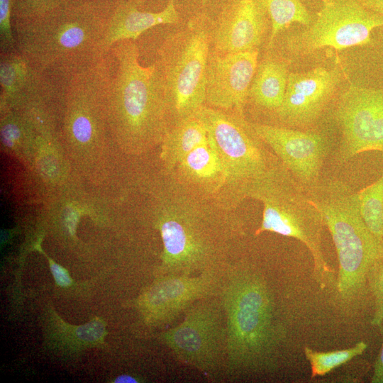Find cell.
Here are the masks:
<instances>
[{
	"mask_svg": "<svg viewBox=\"0 0 383 383\" xmlns=\"http://www.w3.org/2000/svg\"><path fill=\"white\" fill-rule=\"evenodd\" d=\"M113 10V9H112ZM111 11L90 1L45 16L13 21L16 50L33 67L64 77L99 62Z\"/></svg>",
	"mask_w": 383,
	"mask_h": 383,
	"instance_id": "6da1fadb",
	"label": "cell"
},
{
	"mask_svg": "<svg viewBox=\"0 0 383 383\" xmlns=\"http://www.w3.org/2000/svg\"><path fill=\"white\" fill-rule=\"evenodd\" d=\"M108 55L106 109L111 135L134 150L161 143L170 124L155 63L140 65L134 40L116 43Z\"/></svg>",
	"mask_w": 383,
	"mask_h": 383,
	"instance_id": "7a4b0ae2",
	"label": "cell"
},
{
	"mask_svg": "<svg viewBox=\"0 0 383 383\" xmlns=\"http://www.w3.org/2000/svg\"><path fill=\"white\" fill-rule=\"evenodd\" d=\"M307 191L335 247L339 263L336 288L340 301L355 304L370 293L368 272L376 260L383 255V243L365 225L357 193L348 183L332 177H321Z\"/></svg>",
	"mask_w": 383,
	"mask_h": 383,
	"instance_id": "3957f363",
	"label": "cell"
},
{
	"mask_svg": "<svg viewBox=\"0 0 383 383\" xmlns=\"http://www.w3.org/2000/svg\"><path fill=\"white\" fill-rule=\"evenodd\" d=\"M221 157L226 181L220 204L236 206L285 167L244 116L204 105L196 113Z\"/></svg>",
	"mask_w": 383,
	"mask_h": 383,
	"instance_id": "277c9868",
	"label": "cell"
},
{
	"mask_svg": "<svg viewBox=\"0 0 383 383\" xmlns=\"http://www.w3.org/2000/svg\"><path fill=\"white\" fill-rule=\"evenodd\" d=\"M223 302L229 365L252 370L271 367L280 335L274 324L272 298L265 279L253 272L234 276L225 288Z\"/></svg>",
	"mask_w": 383,
	"mask_h": 383,
	"instance_id": "5b68a950",
	"label": "cell"
},
{
	"mask_svg": "<svg viewBox=\"0 0 383 383\" xmlns=\"http://www.w3.org/2000/svg\"><path fill=\"white\" fill-rule=\"evenodd\" d=\"M211 48L206 12L169 33L155 62L162 85L170 128L195 116L205 105L206 75Z\"/></svg>",
	"mask_w": 383,
	"mask_h": 383,
	"instance_id": "8992f818",
	"label": "cell"
},
{
	"mask_svg": "<svg viewBox=\"0 0 383 383\" xmlns=\"http://www.w3.org/2000/svg\"><path fill=\"white\" fill-rule=\"evenodd\" d=\"M162 192L157 225L164 248V272L192 275L203 267L211 254L206 221L223 206L192 194L171 177Z\"/></svg>",
	"mask_w": 383,
	"mask_h": 383,
	"instance_id": "52a82bcc",
	"label": "cell"
},
{
	"mask_svg": "<svg viewBox=\"0 0 383 383\" xmlns=\"http://www.w3.org/2000/svg\"><path fill=\"white\" fill-rule=\"evenodd\" d=\"M250 199L261 201L263 206L262 223L257 233L269 231L303 243L311 253L316 282L321 288L332 284V270L322 250L326 226L322 215L308 191L287 169L257 189Z\"/></svg>",
	"mask_w": 383,
	"mask_h": 383,
	"instance_id": "ba28073f",
	"label": "cell"
},
{
	"mask_svg": "<svg viewBox=\"0 0 383 383\" xmlns=\"http://www.w3.org/2000/svg\"><path fill=\"white\" fill-rule=\"evenodd\" d=\"M383 27V14L366 9L359 0H322L315 21L301 33L289 36L287 48L307 55L324 47L337 50L372 42L371 33Z\"/></svg>",
	"mask_w": 383,
	"mask_h": 383,
	"instance_id": "9c48e42d",
	"label": "cell"
},
{
	"mask_svg": "<svg viewBox=\"0 0 383 383\" xmlns=\"http://www.w3.org/2000/svg\"><path fill=\"white\" fill-rule=\"evenodd\" d=\"M333 118L340 132L334 152L336 163L370 150L383 154V87L351 84L340 96Z\"/></svg>",
	"mask_w": 383,
	"mask_h": 383,
	"instance_id": "30bf717a",
	"label": "cell"
},
{
	"mask_svg": "<svg viewBox=\"0 0 383 383\" xmlns=\"http://www.w3.org/2000/svg\"><path fill=\"white\" fill-rule=\"evenodd\" d=\"M60 79L33 67L17 50L1 53V112L52 113L56 107Z\"/></svg>",
	"mask_w": 383,
	"mask_h": 383,
	"instance_id": "8fae6325",
	"label": "cell"
},
{
	"mask_svg": "<svg viewBox=\"0 0 383 383\" xmlns=\"http://www.w3.org/2000/svg\"><path fill=\"white\" fill-rule=\"evenodd\" d=\"M250 123L256 134L304 189L307 190L318 182L331 152V143L327 136L312 131Z\"/></svg>",
	"mask_w": 383,
	"mask_h": 383,
	"instance_id": "7c38bea8",
	"label": "cell"
},
{
	"mask_svg": "<svg viewBox=\"0 0 383 383\" xmlns=\"http://www.w3.org/2000/svg\"><path fill=\"white\" fill-rule=\"evenodd\" d=\"M206 13L211 48L220 53L258 50L271 23L261 0H222L214 16Z\"/></svg>",
	"mask_w": 383,
	"mask_h": 383,
	"instance_id": "4fadbf2b",
	"label": "cell"
},
{
	"mask_svg": "<svg viewBox=\"0 0 383 383\" xmlns=\"http://www.w3.org/2000/svg\"><path fill=\"white\" fill-rule=\"evenodd\" d=\"M258 50L220 53L210 48L206 75L205 105L243 115L256 72Z\"/></svg>",
	"mask_w": 383,
	"mask_h": 383,
	"instance_id": "5bb4252c",
	"label": "cell"
},
{
	"mask_svg": "<svg viewBox=\"0 0 383 383\" xmlns=\"http://www.w3.org/2000/svg\"><path fill=\"white\" fill-rule=\"evenodd\" d=\"M219 319L216 305L198 304L182 323L162 335V340L181 362L208 372L215 368L218 357Z\"/></svg>",
	"mask_w": 383,
	"mask_h": 383,
	"instance_id": "9a60e30c",
	"label": "cell"
},
{
	"mask_svg": "<svg viewBox=\"0 0 383 383\" xmlns=\"http://www.w3.org/2000/svg\"><path fill=\"white\" fill-rule=\"evenodd\" d=\"M340 81L338 70L323 67L289 73L282 104L275 111L277 116L292 126L313 123L328 105Z\"/></svg>",
	"mask_w": 383,
	"mask_h": 383,
	"instance_id": "2e32d148",
	"label": "cell"
},
{
	"mask_svg": "<svg viewBox=\"0 0 383 383\" xmlns=\"http://www.w3.org/2000/svg\"><path fill=\"white\" fill-rule=\"evenodd\" d=\"M214 287L213 277L209 272L197 276L169 274L148 290L139 304L150 321L168 323L195 301L211 294Z\"/></svg>",
	"mask_w": 383,
	"mask_h": 383,
	"instance_id": "e0dca14e",
	"label": "cell"
},
{
	"mask_svg": "<svg viewBox=\"0 0 383 383\" xmlns=\"http://www.w3.org/2000/svg\"><path fill=\"white\" fill-rule=\"evenodd\" d=\"M168 174L192 194L220 204L226 173L209 137L206 143L191 151Z\"/></svg>",
	"mask_w": 383,
	"mask_h": 383,
	"instance_id": "ac0fdd59",
	"label": "cell"
},
{
	"mask_svg": "<svg viewBox=\"0 0 383 383\" xmlns=\"http://www.w3.org/2000/svg\"><path fill=\"white\" fill-rule=\"evenodd\" d=\"M142 1L123 0L114 6L109 18L104 41L106 53L118 41L135 40L143 33L152 27L180 22L175 0H167L166 6L159 12L139 10L138 7Z\"/></svg>",
	"mask_w": 383,
	"mask_h": 383,
	"instance_id": "d6986e66",
	"label": "cell"
},
{
	"mask_svg": "<svg viewBox=\"0 0 383 383\" xmlns=\"http://www.w3.org/2000/svg\"><path fill=\"white\" fill-rule=\"evenodd\" d=\"M288 65L273 57H267L257 65L248 99L255 105L276 111L282 104L288 80Z\"/></svg>",
	"mask_w": 383,
	"mask_h": 383,
	"instance_id": "ffe728a7",
	"label": "cell"
},
{
	"mask_svg": "<svg viewBox=\"0 0 383 383\" xmlns=\"http://www.w3.org/2000/svg\"><path fill=\"white\" fill-rule=\"evenodd\" d=\"M205 125L196 114L172 126L162 141L161 157L167 172L172 170L186 155L208 141Z\"/></svg>",
	"mask_w": 383,
	"mask_h": 383,
	"instance_id": "44dd1931",
	"label": "cell"
},
{
	"mask_svg": "<svg viewBox=\"0 0 383 383\" xmlns=\"http://www.w3.org/2000/svg\"><path fill=\"white\" fill-rule=\"evenodd\" d=\"M270 21L271 32L267 48L273 46L277 36L293 23L309 26L312 17L300 0H261Z\"/></svg>",
	"mask_w": 383,
	"mask_h": 383,
	"instance_id": "7402d4cb",
	"label": "cell"
},
{
	"mask_svg": "<svg viewBox=\"0 0 383 383\" xmlns=\"http://www.w3.org/2000/svg\"><path fill=\"white\" fill-rule=\"evenodd\" d=\"M357 193L365 225L373 236L383 243V173L376 182Z\"/></svg>",
	"mask_w": 383,
	"mask_h": 383,
	"instance_id": "603a6c76",
	"label": "cell"
},
{
	"mask_svg": "<svg viewBox=\"0 0 383 383\" xmlns=\"http://www.w3.org/2000/svg\"><path fill=\"white\" fill-rule=\"evenodd\" d=\"M367 348V345L364 341H360L350 348L326 353L317 352L306 347L304 353L311 365V377L328 374L335 368L362 354Z\"/></svg>",
	"mask_w": 383,
	"mask_h": 383,
	"instance_id": "cb8c5ba5",
	"label": "cell"
},
{
	"mask_svg": "<svg viewBox=\"0 0 383 383\" xmlns=\"http://www.w3.org/2000/svg\"><path fill=\"white\" fill-rule=\"evenodd\" d=\"M89 0H11L12 21L40 17L62 8Z\"/></svg>",
	"mask_w": 383,
	"mask_h": 383,
	"instance_id": "d4e9b609",
	"label": "cell"
},
{
	"mask_svg": "<svg viewBox=\"0 0 383 383\" xmlns=\"http://www.w3.org/2000/svg\"><path fill=\"white\" fill-rule=\"evenodd\" d=\"M368 286L374 301L373 326L383 324V255L376 260L369 270Z\"/></svg>",
	"mask_w": 383,
	"mask_h": 383,
	"instance_id": "484cf974",
	"label": "cell"
},
{
	"mask_svg": "<svg viewBox=\"0 0 383 383\" xmlns=\"http://www.w3.org/2000/svg\"><path fill=\"white\" fill-rule=\"evenodd\" d=\"M0 50L1 54L16 51L11 0H0Z\"/></svg>",
	"mask_w": 383,
	"mask_h": 383,
	"instance_id": "4316f807",
	"label": "cell"
},
{
	"mask_svg": "<svg viewBox=\"0 0 383 383\" xmlns=\"http://www.w3.org/2000/svg\"><path fill=\"white\" fill-rule=\"evenodd\" d=\"M50 266L57 284L61 287H67L71 284V279L65 269L50 260Z\"/></svg>",
	"mask_w": 383,
	"mask_h": 383,
	"instance_id": "83f0119b",
	"label": "cell"
},
{
	"mask_svg": "<svg viewBox=\"0 0 383 383\" xmlns=\"http://www.w3.org/2000/svg\"><path fill=\"white\" fill-rule=\"evenodd\" d=\"M100 323L99 322H91L89 324L82 326L79 330V335L82 339L86 340H95L100 338L103 332V328L101 327L94 329L96 328Z\"/></svg>",
	"mask_w": 383,
	"mask_h": 383,
	"instance_id": "f1b7e54d",
	"label": "cell"
},
{
	"mask_svg": "<svg viewBox=\"0 0 383 383\" xmlns=\"http://www.w3.org/2000/svg\"><path fill=\"white\" fill-rule=\"evenodd\" d=\"M372 383H383V343L374 365Z\"/></svg>",
	"mask_w": 383,
	"mask_h": 383,
	"instance_id": "f546056e",
	"label": "cell"
},
{
	"mask_svg": "<svg viewBox=\"0 0 383 383\" xmlns=\"http://www.w3.org/2000/svg\"><path fill=\"white\" fill-rule=\"evenodd\" d=\"M367 9L383 14V0H359Z\"/></svg>",
	"mask_w": 383,
	"mask_h": 383,
	"instance_id": "4dcf8cb0",
	"label": "cell"
},
{
	"mask_svg": "<svg viewBox=\"0 0 383 383\" xmlns=\"http://www.w3.org/2000/svg\"><path fill=\"white\" fill-rule=\"evenodd\" d=\"M115 382H120V383L128 382V383H131V382H138V381L135 377H131L130 375L123 374V375H121V376L118 377L116 379Z\"/></svg>",
	"mask_w": 383,
	"mask_h": 383,
	"instance_id": "1f68e13d",
	"label": "cell"
},
{
	"mask_svg": "<svg viewBox=\"0 0 383 383\" xmlns=\"http://www.w3.org/2000/svg\"><path fill=\"white\" fill-rule=\"evenodd\" d=\"M113 1H116V4H117V3H118V2H120V1H123V0H113Z\"/></svg>",
	"mask_w": 383,
	"mask_h": 383,
	"instance_id": "d6a6232c",
	"label": "cell"
}]
</instances>
